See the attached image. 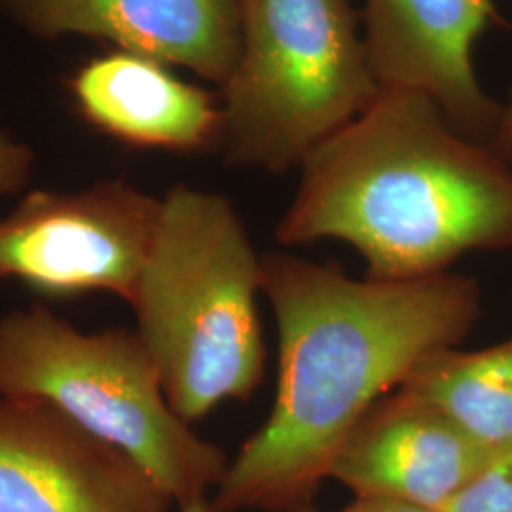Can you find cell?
Wrapping results in <instances>:
<instances>
[{
	"instance_id": "6da1fadb",
	"label": "cell",
	"mask_w": 512,
	"mask_h": 512,
	"mask_svg": "<svg viewBox=\"0 0 512 512\" xmlns=\"http://www.w3.org/2000/svg\"><path fill=\"white\" fill-rule=\"evenodd\" d=\"M262 294L279 336L274 406L228 463L217 512L313 501L366 414L425 357L456 348L480 313L467 275L353 279L287 253L262 256Z\"/></svg>"
},
{
	"instance_id": "7a4b0ae2",
	"label": "cell",
	"mask_w": 512,
	"mask_h": 512,
	"mask_svg": "<svg viewBox=\"0 0 512 512\" xmlns=\"http://www.w3.org/2000/svg\"><path fill=\"white\" fill-rule=\"evenodd\" d=\"M275 238L344 241L376 281L442 274L465 253L512 247V165L427 95L382 88L304 158Z\"/></svg>"
},
{
	"instance_id": "3957f363",
	"label": "cell",
	"mask_w": 512,
	"mask_h": 512,
	"mask_svg": "<svg viewBox=\"0 0 512 512\" xmlns=\"http://www.w3.org/2000/svg\"><path fill=\"white\" fill-rule=\"evenodd\" d=\"M262 256L232 202L186 184L162 198L152 249L129 302L171 408L188 423L262 384L256 298Z\"/></svg>"
},
{
	"instance_id": "277c9868",
	"label": "cell",
	"mask_w": 512,
	"mask_h": 512,
	"mask_svg": "<svg viewBox=\"0 0 512 512\" xmlns=\"http://www.w3.org/2000/svg\"><path fill=\"white\" fill-rule=\"evenodd\" d=\"M0 395L59 408L128 454L179 507L207 497L228 458L167 401L137 330L84 332L46 306L0 315Z\"/></svg>"
},
{
	"instance_id": "5b68a950",
	"label": "cell",
	"mask_w": 512,
	"mask_h": 512,
	"mask_svg": "<svg viewBox=\"0 0 512 512\" xmlns=\"http://www.w3.org/2000/svg\"><path fill=\"white\" fill-rule=\"evenodd\" d=\"M241 44L222 84L226 164L281 173L382 90L351 0H239Z\"/></svg>"
},
{
	"instance_id": "8992f818",
	"label": "cell",
	"mask_w": 512,
	"mask_h": 512,
	"mask_svg": "<svg viewBox=\"0 0 512 512\" xmlns=\"http://www.w3.org/2000/svg\"><path fill=\"white\" fill-rule=\"evenodd\" d=\"M162 198L126 181L76 192L33 190L0 219V281L46 296L110 293L131 302Z\"/></svg>"
},
{
	"instance_id": "52a82bcc",
	"label": "cell",
	"mask_w": 512,
	"mask_h": 512,
	"mask_svg": "<svg viewBox=\"0 0 512 512\" xmlns=\"http://www.w3.org/2000/svg\"><path fill=\"white\" fill-rule=\"evenodd\" d=\"M171 505L128 454L59 408L0 395V512H169Z\"/></svg>"
},
{
	"instance_id": "ba28073f",
	"label": "cell",
	"mask_w": 512,
	"mask_h": 512,
	"mask_svg": "<svg viewBox=\"0 0 512 512\" xmlns=\"http://www.w3.org/2000/svg\"><path fill=\"white\" fill-rule=\"evenodd\" d=\"M501 23L494 0H365L366 52L382 88L427 95L459 133L494 139L503 105L482 90L473 48Z\"/></svg>"
},
{
	"instance_id": "9c48e42d",
	"label": "cell",
	"mask_w": 512,
	"mask_h": 512,
	"mask_svg": "<svg viewBox=\"0 0 512 512\" xmlns=\"http://www.w3.org/2000/svg\"><path fill=\"white\" fill-rule=\"evenodd\" d=\"M497 458L437 408L393 391L349 435L330 478L355 497L439 512Z\"/></svg>"
},
{
	"instance_id": "30bf717a",
	"label": "cell",
	"mask_w": 512,
	"mask_h": 512,
	"mask_svg": "<svg viewBox=\"0 0 512 512\" xmlns=\"http://www.w3.org/2000/svg\"><path fill=\"white\" fill-rule=\"evenodd\" d=\"M40 38H101L129 54L224 84L241 44L239 0H0Z\"/></svg>"
},
{
	"instance_id": "8fae6325",
	"label": "cell",
	"mask_w": 512,
	"mask_h": 512,
	"mask_svg": "<svg viewBox=\"0 0 512 512\" xmlns=\"http://www.w3.org/2000/svg\"><path fill=\"white\" fill-rule=\"evenodd\" d=\"M78 112L128 145L202 152L222 145V109L164 63L112 52L86 63L71 82Z\"/></svg>"
},
{
	"instance_id": "7c38bea8",
	"label": "cell",
	"mask_w": 512,
	"mask_h": 512,
	"mask_svg": "<svg viewBox=\"0 0 512 512\" xmlns=\"http://www.w3.org/2000/svg\"><path fill=\"white\" fill-rule=\"evenodd\" d=\"M395 391L437 408L495 454H512V338L478 351L440 349Z\"/></svg>"
},
{
	"instance_id": "4fadbf2b",
	"label": "cell",
	"mask_w": 512,
	"mask_h": 512,
	"mask_svg": "<svg viewBox=\"0 0 512 512\" xmlns=\"http://www.w3.org/2000/svg\"><path fill=\"white\" fill-rule=\"evenodd\" d=\"M439 512H512V454L492 461Z\"/></svg>"
},
{
	"instance_id": "5bb4252c",
	"label": "cell",
	"mask_w": 512,
	"mask_h": 512,
	"mask_svg": "<svg viewBox=\"0 0 512 512\" xmlns=\"http://www.w3.org/2000/svg\"><path fill=\"white\" fill-rule=\"evenodd\" d=\"M35 167L33 150L0 128V196L18 194L23 190Z\"/></svg>"
},
{
	"instance_id": "9a60e30c",
	"label": "cell",
	"mask_w": 512,
	"mask_h": 512,
	"mask_svg": "<svg viewBox=\"0 0 512 512\" xmlns=\"http://www.w3.org/2000/svg\"><path fill=\"white\" fill-rule=\"evenodd\" d=\"M340 512H435L429 509H421L416 505H408L393 499H370V497H355L353 503H349L346 509Z\"/></svg>"
},
{
	"instance_id": "2e32d148",
	"label": "cell",
	"mask_w": 512,
	"mask_h": 512,
	"mask_svg": "<svg viewBox=\"0 0 512 512\" xmlns=\"http://www.w3.org/2000/svg\"><path fill=\"white\" fill-rule=\"evenodd\" d=\"M492 148L503 160L512 165V93L511 101L503 105V116L492 139Z\"/></svg>"
},
{
	"instance_id": "e0dca14e",
	"label": "cell",
	"mask_w": 512,
	"mask_h": 512,
	"mask_svg": "<svg viewBox=\"0 0 512 512\" xmlns=\"http://www.w3.org/2000/svg\"><path fill=\"white\" fill-rule=\"evenodd\" d=\"M181 512H217L213 509V503L207 499V497H203V499H198V501H192V503H188V505H184L181 507Z\"/></svg>"
},
{
	"instance_id": "ac0fdd59",
	"label": "cell",
	"mask_w": 512,
	"mask_h": 512,
	"mask_svg": "<svg viewBox=\"0 0 512 512\" xmlns=\"http://www.w3.org/2000/svg\"><path fill=\"white\" fill-rule=\"evenodd\" d=\"M289 512H321L315 505H313V501H310V503H304V505H298V507H294V509H291Z\"/></svg>"
}]
</instances>
